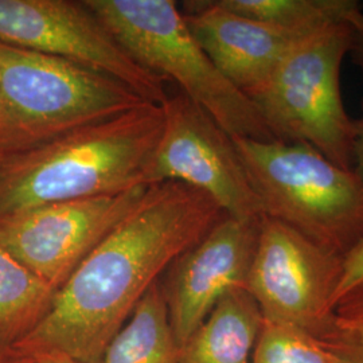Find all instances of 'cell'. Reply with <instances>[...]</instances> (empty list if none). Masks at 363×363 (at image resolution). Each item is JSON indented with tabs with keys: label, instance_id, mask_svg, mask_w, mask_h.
Wrapping results in <instances>:
<instances>
[{
	"label": "cell",
	"instance_id": "6da1fadb",
	"mask_svg": "<svg viewBox=\"0 0 363 363\" xmlns=\"http://www.w3.org/2000/svg\"><path fill=\"white\" fill-rule=\"evenodd\" d=\"M228 214L179 182L148 186L128 217L61 286L27 337L0 350V363H100L105 349L162 273Z\"/></svg>",
	"mask_w": 363,
	"mask_h": 363
},
{
	"label": "cell",
	"instance_id": "7a4b0ae2",
	"mask_svg": "<svg viewBox=\"0 0 363 363\" xmlns=\"http://www.w3.org/2000/svg\"><path fill=\"white\" fill-rule=\"evenodd\" d=\"M163 124L162 105L144 101L39 143L0 148V223L52 203L147 186Z\"/></svg>",
	"mask_w": 363,
	"mask_h": 363
},
{
	"label": "cell",
	"instance_id": "3957f363",
	"mask_svg": "<svg viewBox=\"0 0 363 363\" xmlns=\"http://www.w3.org/2000/svg\"><path fill=\"white\" fill-rule=\"evenodd\" d=\"M262 216L345 257L363 238V178L310 144L233 138Z\"/></svg>",
	"mask_w": 363,
	"mask_h": 363
},
{
	"label": "cell",
	"instance_id": "277c9868",
	"mask_svg": "<svg viewBox=\"0 0 363 363\" xmlns=\"http://www.w3.org/2000/svg\"><path fill=\"white\" fill-rule=\"evenodd\" d=\"M144 69L174 79L232 138L276 140L259 108L211 62L172 0H84Z\"/></svg>",
	"mask_w": 363,
	"mask_h": 363
},
{
	"label": "cell",
	"instance_id": "5b68a950",
	"mask_svg": "<svg viewBox=\"0 0 363 363\" xmlns=\"http://www.w3.org/2000/svg\"><path fill=\"white\" fill-rule=\"evenodd\" d=\"M144 101L91 67L0 42V148L39 143Z\"/></svg>",
	"mask_w": 363,
	"mask_h": 363
},
{
	"label": "cell",
	"instance_id": "8992f818",
	"mask_svg": "<svg viewBox=\"0 0 363 363\" xmlns=\"http://www.w3.org/2000/svg\"><path fill=\"white\" fill-rule=\"evenodd\" d=\"M349 46V22L306 35L249 97L276 140L310 144L343 169H354L355 142V120L340 91Z\"/></svg>",
	"mask_w": 363,
	"mask_h": 363
},
{
	"label": "cell",
	"instance_id": "52a82bcc",
	"mask_svg": "<svg viewBox=\"0 0 363 363\" xmlns=\"http://www.w3.org/2000/svg\"><path fill=\"white\" fill-rule=\"evenodd\" d=\"M342 269V256L261 216L247 291L264 320L327 340L337 333L335 295Z\"/></svg>",
	"mask_w": 363,
	"mask_h": 363
},
{
	"label": "cell",
	"instance_id": "ba28073f",
	"mask_svg": "<svg viewBox=\"0 0 363 363\" xmlns=\"http://www.w3.org/2000/svg\"><path fill=\"white\" fill-rule=\"evenodd\" d=\"M164 124L145 184L179 182L208 194L229 217L259 218L262 208L233 138L183 93L162 104Z\"/></svg>",
	"mask_w": 363,
	"mask_h": 363
},
{
	"label": "cell",
	"instance_id": "9c48e42d",
	"mask_svg": "<svg viewBox=\"0 0 363 363\" xmlns=\"http://www.w3.org/2000/svg\"><path fill=\"white\" fill-rule=\"evenodd\" d=\"M0 42L91 67L148 103L169 97L166 79L139 65L84 1L0 0Z\"/></svg>",
	"mask_w": 363,
	"mask_h": 363
},
{
	"label": "cell",
	"instance_id": "30bf717a",
	"mask_svg": "<svg viewBox=\"0 0 363 363\" xmlns=\"http://www.w3.org/2000/svg\"><path fill=\"white\" fill-rule=\"evenodd\" d=\"M148 186L33 208L0 223V247L57 291L142 201Z\"/></svg>",
	"mask_w": 363,
	"mask_h": 363
},
{
	"label": "cell",
	"instance_id": "8fae6325",
	"mask_svg": "<svg viewBox=\"0 0 363 363\" xmlns=\"http://www.w3.org/2000/svg\"><path fill=\"white\" fill-rule=\"evenodd\" d=\"M259 218L226 216L171 264L162 288L178 349L208 319L220 298L234 289H247Z\"/></svg>",
	"mask_w": 363,
	"mask_h": 363
},
{
	"label": "cell",
	"instance_id": "7c38bea8",
	"mask_svg": "<svg viewBox=\"0 0 363 363\" xmlns=\"http://www.w3.org/2000/svg\"><path fill=\"white\" fill-rule=\"evenodd\" d=\"M183 4L182 13L198 45L220 73L247 97L268 81L295 43L311 34L247 19L222 9L216 0Z\"/></svg>",
	"mask_w": 363,
	"mask_h": 363
},
{
	"label": "cell",
	"instance_id": "4fadbf2b",
	"mask_svg": "<svg viewBox=\"0 0 363 363\" xmlns=\"http://www.w3.org/2000/svg\"><path fill=\"white\" fill-rule=\"evenodd\" d=\"M262 315L247 289H234L178 352V363H250Z\"/></svg>",
	"mask_w": 363,
	"mask_h": 363
},
{
	"label": "cell",
	"instance_id": "5bb4252c",
	"mask_svg": "<svg viewBox=\"0 0 363 363\" xmlns=\"http://www.w3.org/2000/svg\"><path fill=\"white\" fill-rule=\"evenodd\" d=\"M178 352L162 283L157 281L111 340L100 363H178Z\"/></svg>",
	"mask_w": 363,
	"mask_h": 363
},
{
	"label": "cell",
	"instance_id": "9a60e30c",
	"mask_svg": "<svg viewBox=\"0 0 363 363\" xmlns=\"http://www.w3.org/2000/svg\"><path fill=\"white\" fill-rule=\"evenodd\" d=\"M55 294L54 286L0 247V350L40 325Z\"/></svg>",
	"mask_w": 363,
	"mask_h": 363
},
{
	"label": "cell",
	"instance_id": "2e32d148",
	"mask_svg": "<svg viewBox=\"0 0 363 363\" xmlns=\"http://www.w3.org/2000/svg\"><path fill=\"white\" fill-rule=\"evenodd\" d=\"M222 9L252 21L296 33L346 23L362 9L357 0H216Z\"/></svg>",
	"mask_w": 363,
	"mask_h": 363
},
{
	"label": "cell",
	"instance_id": "e0dca14e",
	"mask_svg": "<svg viewBox=\"0 0 363 363\" xmlns=\"http://www.w3.org/2000/svg\"><path fill=\"white\" fill-rule=\"evenodd\" d=\"M325 340L291 325L262 319L250 363H333Z\"/></svg>",
	"mask_w": 363,
	"mask_h": 363
},
{
	"label": "cell",
	"instance_id": "ac0fdd59",
	"mask_svg": "<svg viewBox=\"0 0 363 363\" xmlns=\"http://www.w3.org/2000/svg\"><path fill=\"white\" fill-rule=\"evenodd\" d=\"M361 289H363V238L343 257L342 277L335 295L337 307Z\"/></svg>",
	"mask_w": 363,
	"mask_h": 363
},
{
	"label": "cell",
	"instance_id": "d6986e66",
	"mask_svg": "<svg viewBox=\"0 0 363 363\" xmlns=\"http://www.w3.org/2000/svg\"><path fill=\"white\" fill-rule=\"evenodd\" d=\"M337 333L334 337L363 345V301H345L337 307Z\"/></svg>",
	"mask_w": 363,
	"mask_h": 363
},
{
	"label": "cell",
	"instance_id": "ffe728a7",
	"mask_svg": "<svg viewBox=\"0 0 363 363\" xmlns=\"http://www.w3.org/2000/svg\"><path fill=\"white\" fill-rule=\"evenodd\" d=\"M325 342L333 351V363H363L362 343L337 337L327 339Z\"/></svg>",
	"mask_w": 363,
	"mask_h": 363
},
{
	"label": "cell",
	"instance_id": "44dd1931",
	"mask_svg": "<svg viewBox=\"0 0 363 363\" xmlns=\"http://www.w3.org/2000/svg\"><path fill=\"white\" fill-rule=\"evenodd\" d=\"M350 27V46L349 55L352 64L357 66L363 76V11L362 9L355 11L349 18Z\"/></svg>",
	"mask_w": 363,
	"mask_h": 363
},
{
	"label": "cell",
	"instance_id": "7402d4cb",
	"mask_svg": "<svg viewBox=\"0 0 363 363\" xmlns=\"http://www.w3.org/2000/svg\"><path fill=\"white\" fill-rule=\"evenodd\" d=\"M354 169L363 178V112L355 120V142H354Z\"/></svg>",
	"mask_w": 363,
	"mask_h": 363
},
{
	"label": "cell",
	"instance_id": "603a6c76",
	"mask_svg": "<svg viewBox=\"0 0 363 363\" xmlns=\"http://www.w3.org/2000/svg\"><path fill=\"white\" fill-rule=\"evenodd\" d=\"M345 301H363V289H361V291H358L357 294H354V295H351L350 298H346ZM345 301H342V303H345ZM340 303V304H342ZM339 304V306H340Z\"/></svg>",
	"mask_w": 363,
	"mask_h": 363
},
{
	"label": "cell",
	"instance_id": "cb8c5ba5",
	"mask_svg": "<svg viewBox=\"0 0 363 363\" xmlns=\"http://www.w3.org/2000/svg\"><path fill=\"white\" fill-rule=\"evenodd\" d=\"M48 363H76V362H70V361H54V362H48Z\"/></svg>",
	"mask_w": 363,
	"mask_h": 363
},
{
	"label": "cell",
	"instance_id": "d4e9b609",
	"mask_svg": "<svg viewBox=\"0 0 363 363\" xmlns=\"http://www.w3.org/2000/svg\"><path fill=\"white\" fill-rule=\"evenodd\" d=\"M0 128H1V113H0Z\"/></svg>",
	"mask_w": 363,
	"mask_h": 363
}]
</instances>
